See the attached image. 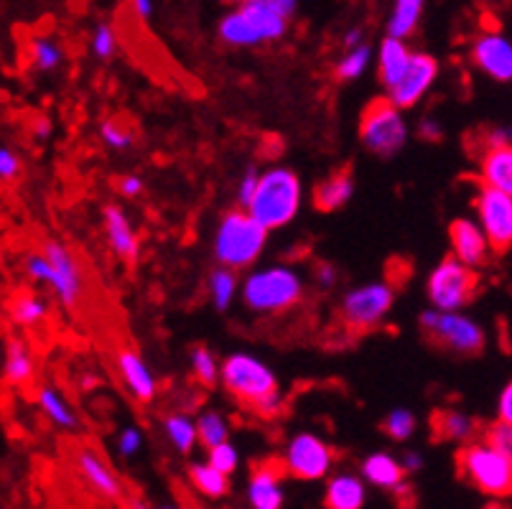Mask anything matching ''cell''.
<instances>
[{"mask_svg": "<svg viewBox=\"0 0 512 509\" xmlns=\"http://www.w3.org/2000/svg\"><path fill=\"white\" fill-rule=\"evenodd\" d=\"M474 209L479 214L484 235L490 240L492 252L505 255L512 247V194L490 184H479Z\"/></svg>", "mask_w": 512, "mask_h": 509, "instance_id": "13", "label": "cell"}, {"mask_svg": "<svg viewBox=\"0 0 512 509\" xmlns=\"http://www.w3.org/2000/svg\"><path fill=\"white\" fill-rule=\"evenodd\" d=\"M118 370L133 398L141 400V403H151V400L156 398V380H153V372L148 370V364L138 357V352L123 349V352L118 354Z\"/></svg>", "mask_w": 512, "mask_h": 509, "instance_id": "19", "label": "cell"}, {"mask_svg": "<svg viewBox=\"0 0 512 509\" xmlns=\"http://www.w3.org/2000/svg\"><path fill=\"white\" fill-rule=\"evenodd\" d=\"M299 0H248L220 21V39L227 46H263L278 41L288 31Z\"/></svg>", "mask_w": 512, "mask_h": 509, "instance_id": "1", "label": "cell"}, {"mask_svg": "<svg viewBox=\"0 0 512 509\" xmlns=\"http://www.w3.org/2000/svg\"><path fill=\"white\" fill-rule=\"evenodd\" d=\"M360 41H362V31L360 28H352V31L347 34V39H344V44H347L349 49H355V46H360Z\"/></svg>", "mask_w": 512, "mask_h": 509, "instance_id": "54", "label": "cell"}, {"mask_svg": "<svg viewBox=\"0 0 512 509\" xmlns=\"http://www.w3.org/2000/svg\"><path fill=\"white\" fill-rule=\"evenodd\" d=\"M34 128H39L41 138H44V135H49V123H46V120H39V125H34Z\"/></svg>", "mask_w": 512, "mask_h": 509, "instance_id": "55", "label": "cell"}, {"mask_svg": "<svg viewBox=\"0 0 512 509\" xmlns=\"http://www.w3.org/2000/svg\"><path fill=\"white\" fill-rule=\"evenodd\" d=\"M479 181L512 194V143L484 151L479 163Z\"/></svg>", "mask_w": 512, "mask_h": 509, "instance_id": "26", "label": "cell"}, {"mask_svg": "<svg viewBox=\"0 0 512 509\" xmlns=\"http://www.w3.org/2000/svg\"><path fill=\"white\" fill-rule=\"evenodd\" d=\"M207 461L214 466V469H220L222 474H235L237 469V451L230 446V441L220 443V446L207 448Z\"/></svg>", "mask_w": 512, "mask_h": 509, "instance_id": "40", "label": "cell"}, {"mask_svg": "<svg viewBox=\"0 0 512 509\" xmlns=\"http://www.w3.org/2000/svg\"><path fill=\"white\" fill-rule=\"evenodd\" d=\"M418 133H421V138L426 140H441V128L434 123V120H423V123L418 125Z\"/></svg>", "mask_w": 512, "mask_h": 509, "instance_id": "51", "label": "cell"}, {"mask_svg": "<svg viewBox=\"0 0 512 509\" xmlns=\"http://www.w3.org/2000/svg\"><path fill=\"white\" fill-rule=\"evenodd\" d=\"M406 138V120L400 118V107L390 97H375L362 107L360 140L375 156H395L403 148Z\"/></svg>", "mask_w": 512, "mask_h": 509, "instance_id": "8", "label": "cell"}, {"mask_svg": "<svg viewBox=\"0 0 512 509\" xmlns=\"http://www.w3.org/2000/svg\"><path fill=\"white\" fill-rule=\"evenodd\" d=\"M337 461V451L327 441H321L314 433H299L283 451V466L288 476L301 482H319L332 471Z\"/></svg>", "mask_w": 512, "mask_h": 509, "instance_id": "12", "label": "cell"}, {"mask_svg": "<svg viewBox=\"0 0 512 509\" xmlns=\"http://www.w3.org/2000/svg\"><path fill=\"white\" fill-rule=\"evenodd\" d=\"M230 3H235L237 6V3H248V0H230Z\"/></svg>", "mask_w": 512, "mask_h": 509, "instance_id": "57", "label": "cell"}, {"mask_svg": "<svg viewBox=\"0 0 512 509\" xmlns=\"http://www.w3.org/2000/svg\"><path fill=\"white\" fill-rule=\"evenodd\" d=\"M31 59H34V64L41 72H51V69H57L62 64L64 51L57 41L46 39V36H36L31 41Z\"/></svg>", "mask_w": 512, "mask_h": 509, "instance_id": "35", "label": "cell"}, {"mask_svg": "<svg viewBox=\"0 0 512 509\" xmlns=\"http://www.w3.org/2000/svg\"><path fill=\"white\" fill-rule=\"evenodd\" d=\"M258 181H260V176L255 174V171L245 174V179H242L240 189H237V202H240L242 207H248V204H250V199H253L255 189H258Z\"/></svg>", "mask_w": 512, "mask_h": 509, "instance_id": "46", "label": "cell"}, {"mask_svg": "<svg viewBox=\"0 0 512 509\" xmlns=\"http://www.w3.org/2000/svg\"><path fill=\"white\" fill-rule=\"evenodd\" d=\"M138 509H146V507H138ZM158 509H186V504H179V507H158Z\"/></svg>", "mask_w": 512, "mask_h": 509, "instance_id": "56", "label": "cell"}, {"mask_svg": "<svg viewBox=\"0 0 512 509\" xmlns=\"http://www.w3.org/2000/svg\"><path fill=\"white\" fill-rule=\"evenodd\" d=\"M286 466L283 459L260 461L250 471L248 482V502L253 509H283L286 502V492H283V476H286Z\"/></svg>", "mask_w": 512, "mask_h": 509, "instance_id": "14", "label": "cell"}, {"mask_svg": "<svg viewBox=\"0 0 512 509\" xmlns=\"http://www.w3.org/2000/svg\"><path fill=\"white\" fill-rule=\"evenodd\" d=\"M484 441L500 448L502 454H507L512 459V423H505V420L497 418L495 423L484 428Z\"/></svg>", "mask_w": 512, "mask_h": 509, "instance_id": "39", "label": "cell"}, {"mask_svg": "<svg viewBox=\"0 0 512 509\" xmlns=\"http://www.w3.org/2000/svg\"><path fill=\"white\" fill-rule=\"evenodd\" d=\"M314 273H316V283H319V288H332L334 283H337V270H334L329 263H319Z\"/></svg>", "mask_w": 512, "mask_h": 509, "instance_id": "49", "label": "cell"}, {"mask_svg": "<svg viewBox=\"0 0 512 509\" xmlns=\"http://www.w3.org/2000/svg\"><path fill=\"white\" fill-rule=\"evenodd\" d=\"M383 431L385 436L393 438V441H406V438L413 436V431H416V415L411 413V410H393V413H388V418H385L383 423Z\"/></svg>", "mask_w": 512, "mask_h": 509, "instance_id": "38", "label": "cell"}, {"mask_svg": "<svg viewBox=\"0 0 512 509\" xmlns=\"http://www.w3.org/2000/svg\"><path fill=\"white\" fill-rule=\"evenodd\" d=\"M36 398H39L41 410L49 415L51 423H57L59 428H67V431H74V428L79 426L77 415L69 410V405L64 403V398L57 390H51V387H39Z\"/></svg>", "mask_w": 512, "mask_h": 509, "instance_id": "31", "label": "cell"}, {"mask_svg": "<svg viewBox=\"0 0 512 509\" xmlns=\"http://www.w3.org/2000/svg\"><path fill=\"white\" fill-rule=\"evenodd\" d=\"M31 377H34V359H31L29 349L13 339V342L8 344L6 352V380L11 382V385L21 387L29 385Z\"/></svg>", "mask_w": 512, "mask_h": 509, "instance_id": "30", "label": "cell"}, {"mask_svg": "<svg viewBox=\"0 0 512 509\" xmlns=\"http://www.w3.org/2000/svg\"><path fill=\"white\" fill-rule=\"evenodd\" d=\"M174 492L179 494L181 499H184V502L181 504H186V509H202V507H197V502H194V497L189 492H186L184 487H181V484H174Z\"/></svg>", "mask_w": 512, "mask_h": 509, "instance_id": "53", "label": "cell"}, {"mask_svg": "<svg viewBox=\"0 0 512 509\" xmlns=\"http://www.w3.org/2000/svg\"><path fill=\"white\" fill-rule=\"evenodd\" d=\"M482 278L472 265L462 263L456 255L441 260L428 275V301L434 303L439 311H459L462 306L474 301L479 293Z\"/></svg>", "mask_w": 512, "mask_h": 509, "instance_id": "9", "label": "cell"}, {"mask_svg": "<svg viewBox=\"0 0 512 509\" xmlns=\"http://www.w3.org/2000/svg\"><path fill=\"white\" fill-rule=\"evenodd\" d=\"M395 286L390 280L385 283H367V286L349 291L342 301V324L347 326L352 334H365L375 326L383 324L388 316L390 306H393Z\"/></svg>", "mask_w": 512, "mask_h": 509, "instance_id": "11", "label": "cell"}, {"mask_svg": "<svg viewBox=\"0 0 512 509\" xmlns=\"http://www.w3.org/2000/svg\"><path fill=\"white\" fill-rule=\"evenodd\" d=\"M497 418L512 423V380L507 382L505 390L500 392V400H497Z\"/></svg>", "mask_w": 512, "mask_h": 509, "instance_id": "47", "label": "cell"}, {"mask_svg": "<svg viewBox=\"0 0 512 509\" xmlns=\"http://www.w3.org/2000/svg\"><path fill=\"white\" fill-rule=\"evenodd\" d=\"M421 331L428 344L459 357H477L487 344L482 326L456 311H426L421 314Z\"/></svg>", "mask_w": 512, "mask_h": 509, "instance_id": "7", "label": "cell"}, {"mask_svg": "<svg viewBox=\"0 0 512 509\" xmlns=\"http://www.w3.org/2000/svg\"><path fill=\"white\" fill-rule=\"evenodd\" d=\"M362 476H365L367 484H372V487L377 489L403 492V489H406L408 471L403 469V464H398L390 454L377 451V454H370L365 461H362Z\"/></svg>", "mask_w": 512, "mask_h": 509, "instance_id": "20", "label": "cell"}, {"mask_svg": "<svg viewBox=\"0 0 512 509\" xmlns=\"http://www.w3.org/2000/svg\"><path fill=\"white\" fill-rule=\"evenodd\" d=\"M456 471L487 497H512V459L487 441H469L456 454Z\"/></svg>", "mask_w": 512, "mask_h": 509, "instance_id": "2", "label": "cell"}, {"mask_svg": "<svg viewBox=\"0 0 512 509\" xmlns=\"http://www.w3.org/2000/svg\"><path fill=\"white\" fill-rule=\"evenodd\" d=\"M449 242L454 255L462 260V263L472 265V268L490 263V240H487L484 230H479L472 219H454V222L449 224Z\"/></svg>", "mask_w": 512, "mask_h": 509, "instance_id": "17", "label": "cell"}, {"mask_svg": "<svg viewBox=\"0 0 512 509\" xmlns=\"http://www.w3.org/2000/svg\"><path fill=\"white\" fill-rule=\"evenodd\" d=\"M265 240H268L265 224H260L248 209H230L217 227L214 255L225 268L242 270L258 260Z\"/></svg>", "mask_w": 512, "mask_h": 509, "instance_id": "3", "label": "cell"}, {"mask_svg": "<svg viewBox=\"0 0 512 509\" xmlns=\"http://www.w3.org/2000/svg\"><path fill=\"white\" fill-rule=\"evenodd\" d=\"M403 469H406L408 474H416V471H421L423 469L421 454H416V451H406V454H403Z\"/></svg>", "mask_w": 512, "mask_h": 509, "instance_id": "50", "label": "cell"}, {"mask_svg": "<svg viewBox=\"0 0 512 509\" xmlns=\"http://www.w3.org/2000/svg\"><path fill=\"white\" fill-rule=\"evenodd\" d=\"M26 275L46 283L67 308H77L85 296V283H82L77 260L62 242L46 240L44 250L31 252L26 258Z\"/></svg>", "mask_w": 512, "mask_h": 509, "instance_id": "5", "label": "cell"}, {"mask_svg": "<svg viewBox=\"0 0 512 509\" xmlns=\"http://www.w3.org/2000/svg\"><path fill=\"white\" fill-rule=\"evenodd\" d=\"M21 171V161H18L16 153L11 148H3L0 151V179L3 181H13Z\"/></svg>", "mask_w": 512, "mask_h": 509, "instance_id": "45", "label": "cell"}, {"mask_svg": "<svg viewBox=\"0 0 512 509\" xmlns=\"http://www.w3.org/2000/svg\"><path fill=\"white\" fill-rule=\"evenodd\" d=\"M189 482H192L194 492L209 499H222L230 492V476L222 474L220 469H214L212 464H192L189 466Z\"/></svg>", "mask_w": 512, "mask_h": 509, "instance_id": "29", "label": "cell"}, {"mask_svg": "<svg viewBox=\"0 0 512 509\" xmlns=\"http://www.w3.org/2000/svg\"><path fill=\"white\" fill-rule=\"evenodd\" d=\"M367 489L365 479L355 474H334L324 489V509H362Z\"/></svg>", "mask_w": 512, "mask_h": 509, "instance_id": "21", "label": "cell"}, {"mask_svg": "<svg viewBox=\"0 0 512 509\" xmlns=\"http://www.w3.org/2000/svg\"><path fill=\"white\" fill-rule=\"evenodd\" d=\"M283 408H286V398L281 395V390H276V392H271L268 398L260 400V403L253 408V413L260 415V418H265V420H273L283 413Z\"/></svg>", "mask_w": 512, "mask_h": 509, "instance_id": "43", "label": "cell"}, {"mask_svg": "<svg viewBox=\"0 0 512 509\" xmlns=\"http://www.w3.org/2000/svg\"><path fill=\"white\" fill-rule=\"evenodd\" d=\"M304 298V283L286 265L253 273L242 286V301L255 314H286Z\"/></svg>", "mask_w": 512, "mask_h": 509, "instance_id": "6", "label": "cell"}, {"mask_svg": "<svg viewBox=\"0 0 512 509\" xmlns=\"http://www.w3.org/2000/svg\"><path fill=\"white\" fill-rule=\"evenodd\" d=\"M100 135L107 146L115 148V151H125V148L133 146V133H130V130H125L118 120H105L100 128Z\"/></svg>", "mask_w": 512, "mask_h": 509, "instance_id": "41", "label": "cell"}, {"mask_svg": "<svg viewBox=\"0 0 512 509\" xmlns=\"http://www.w3.org/2000/svg\"><path fill=\"white\" fill-rule=\"evenodd\" d=\"M118 189L123 196H141L143 194V179L141 176H120Z\"/></svg>", "mask_w": 512, "mask_h": 509, "instance_id": "48", "label": "cell"}, {"mask_svg": "<svg viewBox=\"0 0 512 509\" xmlns=\"http://www.w3.org/2000/svg\"><path fill=\"white\" fill-rule=\"evenodd\" d=\"M355 194V179H352V168H339L329 179L316 184L314 189V207L319 212L329 214L342 209L344 204Z\"/></svg>", "mask_w": 512, "mask_h": 509, "instance_id": "22", "label": "cell"}, {"mask_svg": "<svg viewBox=\"0 0 512 509\" xmlns=\"http://www.w3.org/2000/svg\"><path fill=\"white\" fill-rule=\"evenodd\" d=\"M235 288H237V278H235V270L230 268H220L214 270L212 278H209V296H212L214 306L225 311L230 306L232 296H235Z\"/></svg>", "mask_w": 512, "mask_h": 509, "instance_id": "34", "label": "cell"}, {"mask_svg": "<svg viewBox=\"0 0 512 509\" xmlns=\"http://www.w3.org/2000/svg\"><path fill=\"white\" fill-rule=\"evenodd\" d=\"M426 0H393V13L388 18V36L408 39L418 28Z\"/></svg>", "mask_w": 512, "mask_h": 509, "instance_id": "28", "label": "cell"}, {"mask_svg": "<svg viewBox=\"0 0 512 509\" xmlns=\"http://www.w3.org/2000/svg\"><path fill=\"white\" fill-rule=\"evenodd\" d=\"M74 459H77L79 474L85 476L87 484H90L95 492H100L105 499L123 497V484H120L118 474H115V471L107 466V461L97 454L95 448L82 446Z\"/></svg>", "mask_w": 512, "mask_h": 509, "instance_id": "18", "label": "cell"}, {"mask_svg": "<svg viewBox=\"0 0 512 509\" xmlns=\"http://www.w3.org/2000/svg\"><path fill=\"white\" fill-rule=\"evenodd\" d=\"M411 49L406 46V39H395L388 36L380 46V82L388 87V92L393 90L395 84L400 82V77L406 74V69L411 67Z\"/></svg>", "mask_w": 512, "mask_h": 509, "instance_id": "24", "label": "cell"}, {"mask_svg": "<svg viewBox=\"0 0 512 509\" xmlns=\"http://www.w3.org/2000/svg\"><path fill=\"white\" fill-rule=\"evenodd\" d=\"M431 431H434L436 441H456V443H469L477 433V423L469 418L462 410H436L431 418Z\"/></svg>", "mask_w": 512, "mask_h": 509, "instance_id": "25", "label": "cell"}, {"mask_svg": "<svg viewBox=\"0 0 512 509\" xmlns=\"http://www.w3.org/2000/svg\"><path fill=\"white\" fill-rule=\"evenodd\" d=\"M130 6L138 18H148L153 13V0H130Z\"/></svg>", "mask_w": 512, "mask_h": 509, "instance_id": "52", "label": "cell"}, {"mask_svg": "<svg viewBox=\"0 0 512 509\" xmlns=\"http://www.w3.org/2000/svg\"><path fill=\"white\" fill-rule=\"evenodd\" d=\"M472 62L497 82L512 79V41L502 34H479L472 44Z\"/></svg>", "mask_w": 512, "mask_h": 509, "instance_id": "16", "label": "cell"}, {"mask_svg": "<svg viewBox=\"0 0 512 509\" xmlns=\"http://www.w3.org/2000/svg\"><path fill=\"white\" fill-rule=\"evenodd\" d=\"M115 49H118V39H115L113 26L100 23V26L92 31V51H95V56H100V59H110V56L115 54Z\"/></svg>", "mask_w": 512, "mask_h": 509, "instance_id": "42", "label": "cell"}, {"mask_svg": "<svg viewBox=\"0 0 512 509\" xmlns=\"http://www.w3.org/2000/svg\"><path fill=\"white\" fill-rule=\"evenodd\" d=\"M8 316L16 326H23V329H31V326H39L41 321L49 316V306L41 296L29 291H21L11 298L8 303Z\"/></svg>", "mask_w": 512, "mask_h": 509, "instance_id": "27", "label": "cell"}, {"mask_svg": "<svg viewBox=\"0 0 512 509\" xmlns=\"http://www.w3.org/2000/svg\"><path fill=\"white\" fill-rule=\"evenodd\" d=\"M370 64V46L360 44L355 49H349V54L344 59H339L337 67H334V77L349 82V79H357Z\"/></svg>", "mask_w": 512, "mask_h": 509, "instance_id": "36", "label": "cell"}, {"mask_svg": "<svg viewBox=\"0 0 512 509\" xmlns=\"http://www.w3.org/2000/svg\"><path fill=\"white\" fill-rule=\"evenodd\" d=\"M197 428H199V443L207 448L220 446L230 438V428H227L225 418L220 413H202L197 420Z\"/></svg>", "mask_w": 512, "mask_h": 509, "instance_id": "33", "label": "cell"}, {"mask_svg": "<svg viewBox=\"0 0 512 509\" xmlns=\"http://www.w3.org/2000/svg\"><path fill=\"white\" fill-rule=\"evenodd\" d=\"M192 372L204 387H214L220 380L222 367H217V359L209 352L207 347H194L192 349Z\"/></svg>", "mask_w": 512, "mask_h": 509, "instance_id": "37", "label": "cell"}, {"mask_svg": "<svg viewBox=\"0 0 512 509\" xmlns=\"http://www.w3.org/2000/svg\"><path fill=\"white\" fill-rule=\"evenodd\" d=\"M220 380L232 398L248 410H253L260 400L278 390L276 375L271 372V367L260 362V359L250 357V354H232V357H227L222 362Z\"/></svg>", "mask_w": 512, "mask_h": 509, "instance_id": "10", "label": "cell"}, {"mask_svg": "<svg viewBox=\"0 0 512 509\" xmlns=\"http://www.w3.org/2000/svg\"><path fill=\"white\" fill-rule=\"evenodd\" d=\"M301 207V181L291 168H271L258 181L253 199L245 209L265 224L268 230H278L291 222Z\"/></svg>", "mask_w": 512, "mask_h": 509, "instance_id": "4", "label": "cell"}, {"mask_svg": "<svg viewBox=\"0 0 512 509\" xmlns=\"http://www.w3.org/2000/svg\"><path fill=\"white\" fill-rule=\"evenodd\" d=\"M164 428H166V436H169L171 446H174L176 451H181V454H192V448L197 446V441H199L197 423H192V420L186 418L184 413H174L166 418Z\"/></svg>", "mask_w": 512, "mask_h": 509, "instance_id": "32", "label": "cell"}, {"mask_svg": "<svg viewBox=\"0 0 512 509\" xmlns=\"http://www.w3.org/2000/svg\"><path fill=\"white\" fill-rule=\"evenodd\" d=\"M105 232L113 252L123 260L138 258V237L120 207H105Z\"/></svg>", "mask_w": 512, "mask_h": 509, "instance_id": "23", "label": "cell"}, {"mask_svg": "<svg viewBox=\"0 0 512 509\" xmlns=\"http://www.w3.org/2000/svg\"><path fill=\"white\" fill-rule=\"evenodd\" d=\"M436 74H439V62L434 56L428 54H413L411 67L406 69V74L400 77V82L390 90V100L400 107V110H408V107L416 105L434 84Z\"/></svg>", "mask_w": 512, "mask_h": 509, "instance_id": "15", "label": "cell"}, {"mask_svg": "<svg viewBox=\"0 0 512 509\" xmlns=\"http://www.w3.org/2000/svg\"><path fill=\"white\" fill-rule=\"evenodd\" d=\"M143 446V436L138 428H125L123 433H120L118 438V451L120 456H125V459H130L133 454H138V448Z\"/></svg>", "mask_w": 512, "mask_h": 509, "instance_id": "44", "label": "cell"}]
</instances>
